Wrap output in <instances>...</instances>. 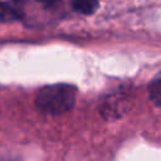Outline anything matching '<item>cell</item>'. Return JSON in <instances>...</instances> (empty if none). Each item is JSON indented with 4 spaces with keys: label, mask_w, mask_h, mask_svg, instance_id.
I'll use <instances>...</instances> for the list:
<instances>
[{
    "label": "cell",
    "mask_w": 161,
    "mask_h": 161,
    "mask_svg": "<svg viewBox=\"0 0 161 161\" xmlns=\"http://www.w3.org/2000/svg\"><path fill=\"white\" fill-rule=\"evenodd\" d=\"M75 103V87L70 84H52L43 87L35 98L36 108L52 116L63 114L73 108Z\"/></svg>",
    "instance_id": "obj_1"
},
{
    "label": "cell",
    "mask_w": 161,
    "mask_h": 161,
    "mask_svg": "<svg viewBox=\"0 0 161 161\" xmlns=\"http://www.w3.org/2000/svg\"><path fill=\"white\" fill-rule=\"evenodd\" d=\"M24 15L23 0H0V20L11 23L20 20Z\"/></svg>",
    "instance_id": "obj_2"
},
{
    "label": "cell",
    "mask_w": 161,
    "mask_h": 161,
    "mask_svg": "<svg viewBox=\"0 0 161 161\" xmlns=\"http://www.w3.org/2000/svg\"><path fill=\"white\" fill-rule=\"evenodd\" d=\"M98 0H73L72 8L75 13L82 15H91L98 9Z\"/></svg>",
    "instance_id": "obj_3"
},
{
    "label": "cell",
    "mask_w": 161,
    "mask_h": 161,
    "mask_svg": "<svg viewBox=\"0 0 161 161\" xmlns=\"http://www.w3.org/2000/svg\"><path fill=\"white\" fill-rule=\"evenodd\" d=\"M148 93L151 101L161 107V73H158L148 86Z\"/></svg>",
    "instance_id": "obj_4"
},
{
    "label": "cell",
    "mask_w": 161,
    "mask_h": 161,
    "mask_svg": "<svg viewBox=\"0 0 161 161\" xmlns=\"http://www.w3.org/2000/svg\"><path fill=\"white\" fill-rule=\"evenodd\" d=\"M39 1H42V3H44L47 5H50V4H54L57 0H39Z\"/></svg>",
    "instance_id": "obj_5"
}]
</instances>
